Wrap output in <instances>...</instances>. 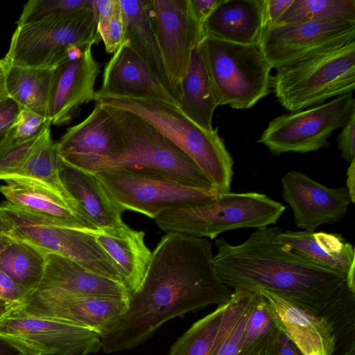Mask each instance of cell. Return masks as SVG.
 <instances>
[{"label":"cell","instance_id":"obj_46","mask_svg":"<svg viewBox=\"0 0 355 355\" xmlns=\"http://www.w3.org/2000/svg\"><path fill=\"white\" fill-rule=\"evenodd\" d=\"M0 355H29L10 341L0 336Z\"/></svg>","mask_w":355,"mask_h":355},{"label":"cell","instance_id":"obj_3","mask_svg":"<svg viewBox=\"0 0 355 355\" xmlns=\"http://www.w3.org/2000/svg\"><path fill=\"white\" fill-rule=\"evenodd\" d=\"M101 104L120 130L121 149L110 157H70L61 159L63 163L91 173L121 169L150 171L189 187L218 192L195 162L155 127L133 113Z\"/></svg>","mask_w":355,"mask_h":355},{"label":"cell","instance_id":"obj_47","mask_svg":"<svg viewBox=\"0 0 355 355\" xmlns=\"http://www.w3.org/2000/svg\"><path fill=\"white\" fill-rule=\"evenodd\" d=\"M347 172V190L349 194L352 202H355V159L349 163Z\"/></svg>","mask_w":355,"mask_h":355},{"label":"cell","instance_id":"obj_18","mask_svg":"<svg viewBox=\"0 0 355 355\" xmlns=\"http://www.w3.org/2000/svg\"><path fill=\"white\" fill-rule=\"evenodd\" d=\"M92 47L87 46L79 55L53 69L49 100L51 124L69 123L82 105L94 101L100 65L93 57Z\"/></svg>","mask_w":355,"mask_h":355},{"label":"cell","instance_id":"obj_33","mask_svg":"<svg viewBox=\"0 0 355 355\" xmlns=\"http://www.w3.org/2000/svg\"><path fill=\"white\" fill-rule=\"evenodd\" d=\"M47 254L31 244L12 239L0 255V269L31 293L42 278Z\"/></svg>","mask_w":355,"mask_h":355},{"label":"cell","instance_id":"obj_51","mask_svg":"<svg viewBox=\"0 0 355 355\" xmlns=\"http://www.w3.org/2000/svg\"><path fill=\"white\" fill-rule=\"evenodd\" d=\"M343 355H354V349H350L349 351L345 353Z\"/></svg>","mask_w":355,"mask_h":355},{"label":"cell","instance_id":"obj_25","mask_svg":"<svg viewBox=\"0 0 355 355\" xmlns=\"http://www.w3.org/2000/svg\"><path fill=\"white\" fill-rule=\"evenodd\" d=\"M113 261L123 283L132 293L140 286L152 252L144 242L145 233L125 223L108 229L89 231Z\"/></svg>","mask_w":355,"mask_h":355},{"label":"cell","instance_id":"obj_32","mask_svg":"<svg viewBox=\"0 0 355 355\" xmlns=\"http://www.w3.org/2000/svg\"><path fill=\"white\" fill-rule=\"evenodd\" d=\"M280 334L266 299L257 290L237 355H277Z\"/></svg>","mask_w":355,"mask_h":355},{"label":"cell","instance_id":"obj_22","mask_svg":"<svg viewBox=\"0 0 355 355\" xmlns=\"http://www.w3.org/2000/svg\"><path fill=\"white\" fill-rule=\"evenodd\" d=\"M265 0H222L203 23L204 37L260 44L266 29Z\"/></svg>","mask_w":355,"mask_h":355},{"label":"cell","instance_id":"obj_37","mask_svg":"<svg viewBox=\"0 0 355 355\" xmlns=\"http://www.w3.org/2000/svg\"><path fill=\"white\" fill-rule=\"evenodd\" d=\"M40 132L37 135L21 141H10L7 135L0 145V180L15 177L27 159Z\"/></svg>","mask_w":355,"mask_h":355},{"label":"cell","instance_id":"obj_43","mask_svg":"<svg viewBox=\"0 0 355 355\" xmlns=\"http://www.w3.org/2000/svg\"><path fill=\"white\" fill-rule=\"evenodd\" d=\"M293 0H265L266 28L275 25Z\"/></svg>","mask_w":355,"mask_h":355},{"label":"cell","instance_id":"obj_27","mask_svg":"<svg viewBox=\"0 0 355 355\" xmlns=\"http://www.w3.org/2000/svg\"><path fill=\"white\" fill-rule=\"evenodd\" d=\"M60 178L66 191L85 211L98 230L121 225L123 211L107 198L94 174L63 163Z\"/></svg>","mask_w":355,"mask_h":355},{"label":"cell","instance_id":"obj_8","mask_svg":"<svg viewBox=\"0 0 355 355\" xmlns=\"http://www.w3.org/2000/svg\"><path fill=\"white\" fill-rule=\"evenodd\" d=\"M200 43L218 105L248 109L270 92L272 69L260 44L210 37Z\"/></svg>","mask_w":355,"mask_h":355},{"label":"cell","instance_id":"obj_1","mask_svg":"<svg viewBox=\"0 0 355 355\" xmlns=\"http://www.w3.org/2000/svg\"><path fill=\"white\" fill-rule=\"evenodd\" d=\"M213 257L207 238L173 232L163 236L126 310L101 333L103 352L131 349L172 318L226 303L233 290L220 280Z\"/></svg>","mask_w":355,"mask_h":355},{"label":"cell","instance_id":"obj_48","mask_svg":"<svg viewBox=\"0 0 355 355\" xmlns=\"http://www.w3.org/2000/svg\"><path fill=\"white\" fill-rule=\"evenodd\" d=\"M8 96L5 87V76H4V66L1 62L0 63V100Z\"/></svg>","mask_w":355,"mask_h":355},{"label":"cell","instance_id":"obj_12","mask_svg":"<svg viewBox=\"0 0 355 355\" xmlns=\"http://www.w3.org/2000/svg\"><path fill=\"white\" fill-rule=\"evenodd\" d=\"M0 336L29 355H89L101 349L89 329L10 309L0 315Z\"/></svg>","mask_w":355,"mask_h":355},{"label":"cell","instance_id":"obj_38","mask_svg":"<svg viewBox=\"0 0 355 355\" xmlns=\"http://www.w3.org/2000/svg\"><path fill=\"white\" fill-rule=\"evenodd\" d=\"M96 21L106 52L114 53L123 44L125 37V21L120 1L111 15L98 19Z\"/></svg>","mask_w":355,"mask_h":355},{"label":"cell","instance_id":"obj_10","mask_svg":"<svg viewBox=\"0 0 355 355\" xmlns=\"http://www.w3.org/2000/svg\"><path fill=\"white\" fill-rule=\"evenodd\" d=\"M93 174L118 208L123 212L137 211L153 219L165 210L206 204L220 195L146 171L121 169Z\"/></svg>","mask_w":355,"mask_h":355},{"label":"cell","instance_id":"obj_13","mask_svg":"<svg viewBox=\"0 0 355 355\" xmlns=\"http://www.w3.org/2000/svg\"><path fill=\"white\" fill-rule=\"evenodd\" d=\"M355 21L333 19L272 25L260 45L271 69L355 41Z\"/></svg>","mask_w":355,"mask_h":355},{"label":"cell","instance_id":"obj_50","mask_svg":"<svg viewBox=\"0 0 355 355\" xmlns=\"http://www.w3.org/2000/svg\"><path fill=\"white\" fill-rule=\"evenodd\" d=\"M9 131L0 134V145L6 139Z\"/></svg>","mask_w":355,"mask_h":355},{"label":"cell","instance_id":"obj_34","mask_svg":"<svg viewBox=\"0 0 355 355\" xmlns=\"http://www.w3.org/2000/svg\"><path fill=\"white\" fill-rule=\"evenodd\" d=\"M333 19L355 21V1L293 0L275 25Z\"/></svg>","mask_w":355,"mask_h":355},{"label":"cell","instance_id":"obj_52","mask_svg":"<svg viewBox=\"0 0 355 355\" xmlns=\"http://www.w3.org/2000/svg\"><path fill=\"white\" fill-rule=\"evenodd\" d=\"M1 60H0V63H1Z\"/></svg>","mask_w":355,"mask_h":355},{"label":"cell","instance_id":"obj_35","mask_svg":"<svg viewBox=\"0 0 355 355\" xmlns=\"http://www.w3.org/2000/svg\"><path fill=\"white\" fill-rule=\"evenodd\" d=\"M226 307L219 304L198 320L171 347L168 355H209L211 345Z\"/></svg>","mask_w":355,"mask_h":355},{"label":"cell","instance_id":"obj_30","mask_svg":"<svg viewBox=\"0 0 355 355\" xmlns=\"http://www.w3.org/2000/svg\"><path fill=\"white\" fill-rule=\"evenodd\" d=\"M257 293L256 289H234L226 302L209 355H237Z\"/></svg>","mask_w":355,"mask_h":355},{"label":"cell","instance_id":"obj_44","mask_svg":"<svg viewBox=\"0 0 355 355\" xmlns=\"http://www.w3.org/2000/svg\"><path fill=\"white\" fill-rule=\"evenodd\" d=\"M221 1L222 0H189L193 15L196 20L202 26L205 21Z\"/></svg>","mask_w":355,"mask_h":355},{"label":"cell","instance_id":"obj_21","mask_svg":"<svg viewBox=\"0 0 355 355\" xmlns=\"http://www.w3.org/2000/svg\"><path fill=\"white\" fill-rule=\"evenodd\" d=\"M89 115L69 128L57 142L61 159L91 156L107 157L122 148L120 130L108 110L99 102Z\"/></svg>","mask_w":355,"mask_h":355},{"label":"cell","instance_id":"obj_24","mask_svg":"<svg viewBox=\"0 0 355 355\" xmlns=\"http://www.w3.org/2000/svg\"><path fill=\"white\" fill-rule=\"evenodd\" d=\"M45 289H57L81 295L119 298H128L131 295L122 282L97 275L75 261L55 254L46 255L42 278L35 290Z\"/></svg>","mask_w":355,"mask_h":355},{"label":"cell","instance_id":"obj_15","mask_svg":"<svg viewBox=\"0 0 355 355\" xmlns=\"http://www.w3.org/2000/svg\"><path fill=\"white\" fill-rule=\"evenodd\" d=\"M128 300L81 295L57 289L35 290L11 309L83 327L101 334L124 313Z\"/></svg>","mask_w":355,"mask_h":355},{"label":"cell","instance_id":"obj_49","mask_svg":"<svg viewBox=\"0 0 355 355\" xmlns=\"http://www.w3.org/2000/svg\"><path fill=\"white\" fill-rule=\"evenodd\" d=\"M11 241L12 239L0 232V255Z\"/></svg>","mask_w":355,"mask_h":355},{"label":"cell","instance_id":"obj_45","mask_svg":"<svg viewBox=\"0 0 355 355\" xmlns=\"http://www.w3.org/2000/svg\"><path fill=\"white\" fill-rule=\"evenodd\" d=\"M277 355H304L297 346L281 331Z\"/></svg>","mask_w":355,"mask_h":355},{"label":"cell","instance_id":"obj_19","mask_svg":"<svg viewBox=\"0 0 355 355\" xmlns=\"http://www.w3.org/2000/svg\"><path fill=\"white\" fill-rule=\"evenodd\" d=\"M95 94L157 100L179 107L177 96L125 42L107 62L102 85Z\"/></svg>","mask_w":355,"mask_h":355},{"label":"cell","instance_id":"obj_7","mask_svg":"<svg viewBox=\"0 0 355 355\" xmlns=\"http://www.w3.org/2000/svg\"><path fill=\"white\" fill-rule=\"evenodd\" d=\"M101 40L92 3L73 14L17 25L2 61L8 65L54 69L68 60L71 49Z\"/></svg>","mask_w":355,"mask_h":355},{"label":"cell","instance_id":"obj_40","mask_svg":"<svg viewBox=\"0 0 355 355\" xmlns=\"http://www.w3.org/2000/svg\"><path fill=\"white\" fill-rule=\"evenodd\" d=\"M29 291L0 269V315L21 302Z\"/></svg>","mask_w":355,"mask_h":355},{"label":"cell","instance_id":"obj_36","mask_svg":"<svg viewBox=\"0 0 355 355\" xmlns=\"http://www.w3.org/2000/svg\"><path fill=\"white\" fill-rule=\"evenodd\" d=\"M92 0H31L24 6L17 25L73 14L89 8Z\"/></svg>","mask_w":355,"mask_h":355},{"label":"cell","instance_id":"obj_2","mask_svg":"<svg viewBox=\"0 0 355 355\" xmlns=\"http://www.w3.org/2000/svg\"><path fill=\"white\" fill-rule=\"evenodd\" d=\"M282 229H257L240 245L224 239L215 241L214 268L220 280L234 289L270 291L318 315L324 316L355 291L346 275L309 261L279 239Z\"/></svg>","mask_w":355,"mask_h":355},{"label":"cell","instance_id":"obj_6","mask_svg":"<svg viewBox=\"0 0 355 355\" xmlns=\"http://www.w3.org/2000/svg\"><path fill=\"white\" fill-rule=\"evenodd\" d=\"M285 209L281 202L260 193L228 192L206 204L165 210L154 220L166 233L214 239L230 230L274 225Z\"/></svg>","mask_w":355,"mask_h":355},{"label":"cell","instance_id":"obj_28","mask_svg":"<svg viewBox=\"0 0 355 355\" xmlns=\"http://www.w3.org/2000/svg\"><path fill=\"white\" fill-rule=\"evenodd\" d=\"M119 1L125 21L123 42L148 65L162 83L173 93L157 40L149 0Z\"/></svg>","mask_w":355,"mask_h":355},{"label":"cell","instance_id":"obj_42","mask_svg":"<svg viewBox=\"0 0 355 355\" xmlns=\"http://www.w3.org/2000/svg\"><path fill=\"white\" fill-rule=\"evenodd\" d=\"M21 109L9 96L0 100V134L10 130Z\"/></svg>","mask_w":355,"mask_h":355},{"label":"cell","instance_id":"obj_5","mask_svg":"<svg viewBox=\"0 0 355 355\" xmlns=\"http://www.w3.org/2000/svg\"><path fill=\"white\" fill-rule=\"evenodd\" d=\"M271 89L290 112L353 93L355 41L277 69L271 76Z\"/></svg>","mask_w":355,"mask_h":355},{"label":"cell","instance_id":"obj_26","mask_svg":"<svg viewBox=\"0 0 355 355\" xmlns=\"http://www.w3.org/2000/svg\"><path fill=\"white\" fill-rule=\"evenodd\" d=\"M200 42L192 49L178 98L179 107L187 116L202 129L211 131L213 114L218 104Z\"/></svg>","mask_w":355,"mask_h":355},{"label":"cell","instance_id":"obj_14","mask_svg":"<svg viewBox=\"0 0 355 355\" xmlns=\"http://www.w3.org/2000/svg\"><path fill=\"white\" fill-rule=\"evenodd\" d=\"M149 6L170 87L178 98L192 49L204 37L203 27L189 0H149Z\"/></svg>","mask_w":355,"mask_h":355},{"label":"cell","instance_id":"obj_29","mask_svg":"<svg viewBox=\"0 0 355 355\" xmlns=\"http://www.w3.org/2000/svg\"><path fill=\"white\" fill-rule=\"evenodd\" d=\"M3 66L8 96L21 108L49 120V100L53 69L12 66L4 63Z\"/></svg>","mask_w":355,"mask_h":355},{"label":"cell","instance_id":"obj_31","mask_svg":"<svg viewBox=\"0 0 355 355\" xmlns=\"http://www.w3.org/2000/svg\"><path fill=\"white\" fill-rule=\"evenodd\" d=\"M51 124L48 122L44 125L27 159L14 178H27L41 182L64 196L72 198L60 178L62 161L57 144L53 142L51 136Z\"/></svg>","mask_w":355,"mask_h":355},{"label":"cell","instance_id":"obj_11","mask_svg":"<svg viewBox=\"0 0 355 355\" xmlns=\"http://www.w3.org/2000/svg\"><path fill=\"white\" fill-rule=\"evenodd\" d=\"M355 114L353 93L272 119L259 139L274 155L309 153L329 146V138Z\"/></svg>","mask_w":355,"mask_h":355},{"label":"cell","instance_id":"obj_4","mask_svg":"<svg viewBox=\"0 0 355 355\" xmlns=\"http://www.w3.org/2000/svg\"><path fill=\"white\" fill-rule=\"evenodd\" d=\"M94 101L125 110L145 120L189 155L219 194L230 192L234 161L217 128L202 129L178 106L165 101L96 94Z\"/></svg>","mask_w":355,"mask_h":355},{"label":"cell","instance_id":"obj_20","mask_svg":"<svg viewBox=\"0 0 355 355\" xmlns=\"http://www.w3.org/2000/svg\"><path fill=\"white\" fill-rule=\"evenodd\" d=\"M256 290L266 299L280 330L304 355H333L337 340L333 324L327 318L270 291Z\"/></svg>","mask_w":355,"mask_h":355},{"label":"cell","instance_id":"obj_23","mask_svg":"<svg viewBox=\"0 0 355 355\" xmlns=\"http://www.w3.org/2000/svg\"><path fill=\"white\" fill-rule=\"evenodd\" d=\"M279 239L294 252L321 268L343 274L355 291V252L340 234L311 231L282 232Z\"/></svg>","mask_w":355,"mask_h":355},{"label":"cell","instance_id":"obj_9","mask_svg":"<svg viewBox=\"0 0 355 355\" xmlns=\"http://www.w3.org/2000/svg\"><path fill=\"white\" fill-rule=\"evenodd\" d=\"M0 232L46 254L62 256L97 275L123 283L113 261L89 231L60 225L4 201L0 204Z\"/></svg>","mask_w":355,"mask_h":355},{"label":"cell","instance_id":"obj_39","mask_svg":"<svg viewBox=\"0 0 355 355\" xmlns=\"http://www.w3.org/2000/svg\"><path fill=\"white\" fill-rule=\"evenodd\" d=\"M48 122L51 123L48 119L21 108L8 132V138L14 141L28 139L37 135Z\"/></svg>","mask_w":355,"mask_h":355},{"label":"cell","instance_id":"obj_17","mask_svg":"<svg viewBox=\"0 0 355 355\" xmlns=\"http://www.w3.org/2000/svg\"><path fill=\"white\" fill-rule=\"evenodd\" d=\"M3 181L0 193L15 207L64 227L84 231L98 230L74 199L51 187L22 178Z\"/></svg>","mask_w":355,"mask_h":355},{"label":"cell","instance_id":"obj_16","mask_svg":"<svg viewBox=\"0 0 355 355\" xmlns=\"http://www.w3.org/2000/svg\"><path fill=\"white\" fill-rule=\"evenodd\" d=\"M282 184V198L293 211L296 226L305 231L339 221L352 202L346 187H327L300 171L286 173Z\"/></svg>","mask_w":355,"mask_h":355},{"label":"cell","instance_id":"obj_41","mask_svg":"<svg viewBox=\"0 0 355 355\" xmlns=\"http://www.w3.org/2000/svg\"><path fill=\"white\" fill-rule=\"evenodd\" d=\"M342 158L347 162L355 159V114H352L338 137Z\"/></svg>","mask_w":355,"mask_h":355}]
</instances>
